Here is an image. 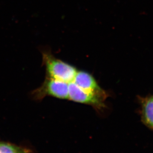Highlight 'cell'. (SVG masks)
Instances as JSON below:
<instances>
[{
	"label": "cell",
	"instance_id": "cell-3",
	"mask_svg": "<svg viewBox=\"0 0 153 153\" xmlns=\"http://www.w3.org/2000/svg\"><path fill=\"white\" fill-rule=\"evenodd\" d=\"M108 96H102L85 91L73 82L69 84V100L90 105L97 109L105 107V102Z\"/></svg>",
	"mask_w": 153,
	"mask_h": 153
},
{
	"label": "cell",
	"instance_id": "cell-5",
	"mask_svg": "<svg viewBox=\"0 0 153 153\" xmlns=\"http://www.w3.org/2000/svg\"><path fill=\"white\" fill-rule=\"evenodd\" d=\"M141 115L145 125L153 130V96L140 97Z\"/></svg>",
	"mask_w": 153,
	"mask_h": 153
},
{
	"label": "cell",
	"instance_id": "cell-1",
	"mask_svg": "<svg viewBox=\"0 0 153 153\" xmlns=\"http://www.w3.org/2000/svg\"><path fill=\"white\" fill-rule=\"evenodd\" d=\"M46 77L69 84L72 82L78 70L73 65L55 57L48 50L41 51Z\"/></svg>",
	"mask_w": 153,
	"mask_h": 153
},
{
	"label": "cell",
	"instance_id": "cell-4",
	"mask_svg": "<svg viewBox=\"0 0 153 153\" xmlns=\"http://www.w3.org/2000/svg\"><path fill=\"white\" fill-rule=\"evenodd\" d=\"M73 82L85 91L102 96H108L106 91L100 86L94 76L87 72L77 71Z\"/></svg>",
	"mask_w": 153,
	"mask_h": 153
},
{
	"label": "cell",
	"instance_id": "cell-2",
	"mask_svg": "<svg viewBox=\"0 0 153 153\" xmlns=\"http://www.w3.org/2000/svg\"><path fill=\"white\" fill-rule=\"evenodd\" d=\"M31 94L36 100H41L46 97L69 100V84L45 76L42 84L33 90Z\"/></svg>",
	"mask_w": 153,
	"mask_h": 153
},
{
	"label": "cell",
	"instance_id": "cell-6",
	"mask_svg": "<svg viewBox=\"0 0 153 153\" xmlns=\"http://www.w3.org/2000/svg\"><path fill=\"white\" fill-rule=\"evenodd\" d=\"M0 153H30V151L10 143L0 141Z\"/></svg>",
	"mask_w": 153,
	"mask_h": 153
}]
</instances>
